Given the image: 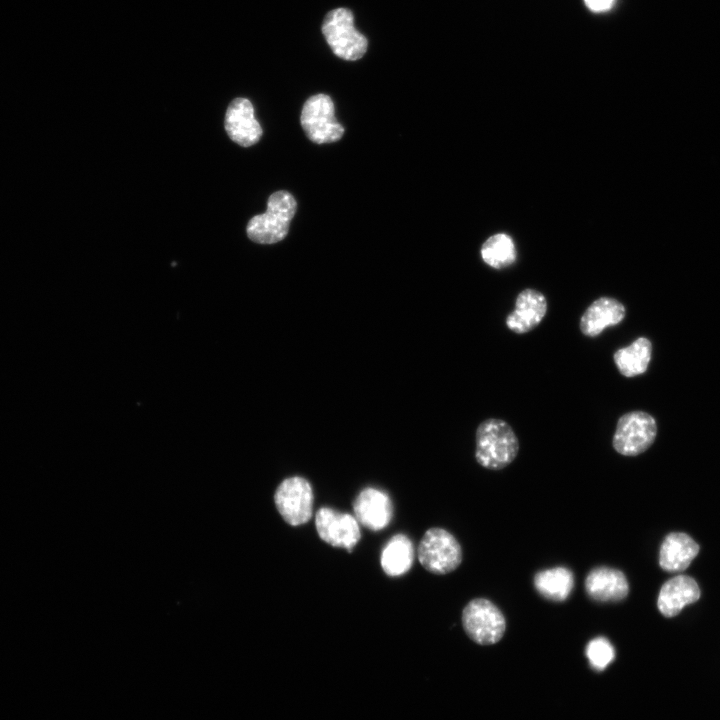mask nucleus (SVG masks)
<instances>
[{"label": "nucleus", "instance_id": "22", "mask_svg": "<svg viewBox=\"0 0 720 720\" xmlns=\"http://www.w3.org/2000/svg\"><path fill=\"white\" fill-rule=\"evenodd\" d=\"M586 6L594 12H602L608 10L614 0H584Z\"/></svg>", "mask_w": 720, "mask_h": 720}, {"label": "nucleus", "instance_id": "19", "mask_svg": "<svg viewBox=\"0 0 720 720\" xmlns=\"http://www.w3.org/2000/svg\"><path fill=\"white\" fill-rule=\"evenodd\" d=\"M652 354V344L646 337H639L629 346L614 352V363L625 377H634L646 372Z\"/></svg>", "mask_w": 720, "mask_h": 720}, {"label": "nucleus", "instance_id": "8", "mask_svg": "<svg viewBox=\"0 0 720 720\" xmlns=\"http://www.w3.org/2000/svg\"><path fill=\"white\" fill-rule=\"evenodd\" d=\"M313 489L303 477L283 480L274 493V502L282 518L292 526L307 523L312 516Z\"/></svg>", "mask_w": 720, "mask_h": 720}, {"label": "nucleus", "instance_id": "14", "mask_svg": "<svg viewBox=\"0 0 720 720\" xmlns=\"http://www.w3.org/2000/svg\"><path fill=\"white\" fill-rule=\"evenodd\" d=\"M701 595L697 582L690 576L678 575L667 580L657 598V607L665 617H674L684 606L696 602Z\"/></svg>", "mask_w": 720, "mask_h": 720}, {"label": "nucleus", "instance_id": "5", "mask_svg": "<svg viewBox=\"0 0 720 720\" xmlns=\"http://www.w3.org/2000/svg\"><path fill=\"white\" fill-rule=\"evenodd\" d=\"M462 625L468 637L480 645H492L501 640L506 620L501 610L490 600L475 598L462 611Z\"/></svg>", "mask_w": 720, "mask_h": 720}, {"label": "nucleus", "instance_id": "15", "mask_svg": "<svg viewBox=\"0 0 720 720\" xmlns=\"http://www.w3.org/2000/svg\"><path fill=\"white\" fill-rule=\"evenodd\" d=\"M625 315V306L619 300L602 296L593 301L582 314L580 331L587 337H596L605 328L622 322Z\"/></svg>", "mask_w": 720, "mask_h": 720}, {"label": "nucleus", "instance_id": "12", "mask_svg": "<svg viewBox=\"0 0 720 720\" xmlns=\"http://www.w3.org/2000/svg\"><path fill=\"white\" fill-rule=\"evenodd\" d=\"M584 584L587 595L600 603L620 602L629 593V584L625 574L607 566L593 568L587 574Z\"/></svg>", "mask_w": 720, "mask_h": 720}, {"label": "nucleus", "instance_id": "1", "mask_svg": "<svg viewBox=\"0 0 720 720\" xmlns=\"http://www.w3.org/2000/svg\"><path fill=\"white\" fill-rule=\"evenodd\" d=\"M475 458L478 464L490 470H501L514 461L519 452V441L512 427L504 420L489 418L476 430Z\"/></svg>", "mask_w": 720, "mask_h": 720}, {"label": "nucleus", "instance_id": "20", "mask_svg": "<svg viewBox=\"0 0 720 720\" xmlns=\"http://www.w3.org/2000/svg\"><path fill=\"white\" fill-rule=\"evenodd\" d=\"M481 257L488 266L495 269L511 266L517 257L512 238L504 233L489 237L481 247Z\"/></svg>", "mask_w": 720, "mask_h": 720}, {"label": "nucleus", "instance_id": "2", "mask_svg": "<svg viewBox=\"0 0 720 720\" xmlns=\"http://www.w3.org/2000/svg\"><path fill=\"white\" fill-rule=\"evenodd\" d=\"M296 206V200L289 192H274L268 198L266 212L249 220L247 236L259 244H274L283 240L288 234Z\"/></svg>", "mask_w": 720, "mask_h": 720}, {"label": "nucleus", "instance_id": "18", "mask_svg": "<svg viewBox=\"0 0 720 720\" xmlns=\"http://www.w3.org/2000/svg\"><path fill=\"white\" fill-rule=\"evenodd\" d=\"M414 548L411 540L404 534H396L384 546L380 563L388 576H401L412 566Z\"/></svg>", "mask_w": 720, "mask_h": 720}, {"label": "nucleus", "instance_id": "3", "mask_svg": "<svg viewBox=\"0 0 720 720\" xmlns=\"http://www.w3.org/2000/svg\"><path fill=\"white\" fill-rule=\"evenodd\" d=\"M322 33L333 53L344 60H358L367 50V39L355 28L353 14L347 8L331 10L323 21Z\"/></svg>", "mask_w": 720, "mask_h": 720}, {"label": "nucleus", "instance_id": "10", "mask_svg": "<svg viewBox=\"0 0 720 720\" xmlns=\"http://www.w3.org/2000/svg\"><path fill=\"white\" fill-rule=\"evenodd\" d=\"M225 130L232 141L243 147L252 146L260 140L263 130L248 99L238 97L229 104L225 114Z\"/></svg>", "mask_w": 720, "mask_h": 720}, {"label": "nucleus", "instance_id": "11", "mask_svg": "<svg viewBox=\"0 0 720 720\" xmlns=\"http://www.w3.org/2000/svg\"><path fill=\"white\" fill-rule=\"evenodd\" d=\"M355 518L362 526L378 531L385 528L393 516L390 497L383 491L368 487L353 502Z\"/></svg>", "mask_w": 720, "mask_h": 720}, {"label": "nucleus", "instance_id": "21", "mask_svg": "<svg viewBox=\"0 0 720 720\" xmlns=\"http://www.w3.org/2000/svg\"><path fill=\"white\" fill-rule=\"evenodd\" d=\"M585 653L590 665L597 671L604 670L615 657L612 644L604 637L592 639L587 644Z\"/></svg>", "mask_w": 720, "mask_h": 720}, {"label": "nucleus", "instance_id": "4", "mask_svg": "<svg viewBox=\"0 0 720 720\" xmlns=\"http://www.w3.org/2000/svg\"><path fill=\"white\" fill-rule=\"evenodd\" d=\"M420 564L433 574L454 571L462 561V549L457 539L443 528H430L423 535L417 549Z\"/></svg>", "mask_w": 720, "mask_h": 720}, {"label": "nucleus", "instance_id": "7", "mask_svg": "<svg viewBox=\"0 0 720 720\" xmlns=\"http://www.w3.org/2000/svg\"><path fill=\"white\" fill-rule=\"evenodd\" d=\"M300 121L307 137L317 144L336 142L345 131L335 117L332 99L325 94H316L305 102Z\"/></svg>", "mask_w": 720, "mask_h": 720}, {"label": "nucleus", "instance_id": "17", "mask_svg": "<svg viewBox=\"0 0 720 720\" xmlns=\"http://www.w3.org/2000/svg\"><path fill=\"white\" fill-rule=\"evenodd\" d=\"M534 587L545 599L562 602L573 590L574 576L566 567L549 568L535 574Z\"/></svg>", "mask_w": 720, "mask_h": 720}, {"label": "nucleus", "instance_id": "13", "mask_svg": "<svg viewBox=\"0 0 720 720\" xmlns=\"http://www.w3.org/2000/svg\"><path fill=\"white\" fill-rule=\"evenodd\" d=\"M547 312V300L540 291L526 288L516 298L515 308L506 317L507 327L516 334H525L536 328Z\"/></svg>", "mask_w": 720, "mask_h": 720}, {"label": "nucleus", "instance_id": "6", "mask_svg": "<svg viewBox=\"0 0 720 720\" xmlns=\"http://www.w3.org/2000/svg\"><path fill=\"white\" fill-rule=\"evenodd\" d=\"M656 435L657 424L650 414L631 411L618 419L612 445L621 455L637 456L654 443Z\"/></svg>", "mask_w": 720, "mask_h": 720}, {"label": "nucleus", "instance_id": "9", "mask_svg": "<svg viewBox=\"0 0 720 720\" xmlns=\"http://www.w3.org/2000/svg\"><path fill=\"white\" fill-rule=\"evenodd\" d=\"M319 537L326 543L349 552L361 538L360 526L354 516L329 507L320 508L315 517Z\"/></svg>", "mask_w": 720, "mask_h": 720}, {"label": "nucleus", "instance_id": "16", "mask_svg": "<svg viewBox=\"0 0 720 720\" xmlns=\"http://www.w3.org/2000/svg\"><path fill=\"white\" fill-rule=\"evenodd\" d=\"M699 545L687 534L669 533L659 551V565L667 572L685 570L698 555Z\"/></svg>", "mask_w": 720, "mask_h": 720}]
</instances>
